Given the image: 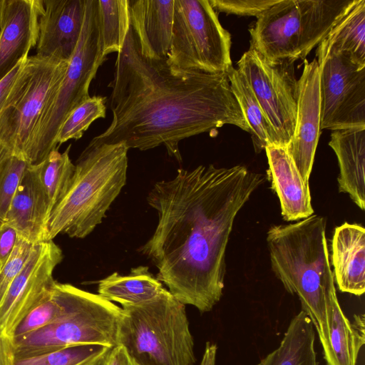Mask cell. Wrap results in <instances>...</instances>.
Listing matches in <instances>:
<instances>
[{"mask_svg": "<svg viewBox=\"0 0 365 365\" xmlns=\"http://www.w3.org/2000/svg\"><path fill=\"white\" fill-rule=\"evenodd\" d=\"M265 180L244 165H199L178 169L174 178L151 189L147 201L158 212V222L140 251L180 302L201 313L219 302L235 219Z\"/></svg>", "mask_w": 365, "mask_h": 365, "instance_id": "6da1fadb", "label": "cell"}, {"mask_svg": "<svg viewBox=\"0 0 365 365\" xmlns=\"http://www.w3.org/2000/svg\"><path fill=\"white\" fill-rule=\"evenodd\" d=\"M109 106L110 125L90 143H123L147 150L164 145L181 161L178 143L225 125L250 133L227 73L183 71L143 57L131 27L118 53Z\"/></svg>", "mask_w": 365, "mask_h": 365, "instance_id": "7a4b0ae2", "label": "cell"}, {"mask_svg": "<svg viewBox=\"0 0 365 365\" xmlns=\"http://www.w3.org/2000/svg\"><path fill=\"white\" fill-rule=\"evenodd\" d=\"M326 220L312 215L271 226L267 244L271 268L285 290L298 297L321 344L327 334L326 294L335 287L326 237Z\"/></svg>", "mask_w": 365, "mask_h": 365, "instance_id": "3957f363", "label": "cell"}, {"mask_svg": "<svg viewBox=\"0 0 365 365\" xmlns=\"http://www.w3.org/2000/svg\"><path fill=\"white\" fill-rule=\"evenodd\" d=\"M128 151L123 143H88L68 190L50 214L46 241L59 234L84 238L101 223L126 182Z\"/></svg>", "mask_w": 365, "mask_h": 365, "instance_id": "277c9868", "label": "cell"}, {"mask_svg": "<svg viewBox=\"0 0 365 365\" xmlns=\"http://www.w3.org/2000/svg\"><path fill=\"white\" fill-rule=\"evenodd\" d=\"M117 343L136 365H195L185 305L166 289L150 302L122 308Z\"/></svg>", "mask_w": 365, "mask_h": 365, "instance_id": "5b68a950", "label": "cell"}, {"mask_svg": "<svg viewBox=\"0 0 365 365\" xmlns=\"http://www.w3.org/2000/svg\"><path fill=\"white\" fill-rule=\"evenodd\" d=\"M354 0H279L249 29L250 46L269 61L303 59Z\"/></svg>", "mask_w": 365, "mask_h": 365, "instance_id": "8992f818", "label": "cell"}, {"mask_svg": "<svg viewBox=\"0 0 365 365\" xmlns=\"http://www.w3.org/2000/svg\"><path fill=\"white\" fill-rule=\"evenodd\" d=\"M106 57L103 55L97 0H85L82 29L74 53L57 90L46 103L24 155L31 165L58 148L56 138L68 114L90 98L89 86Z\"/></svg>", "mask_w": 365, "mask_h": 365, "instance_id": "52a82bcc", "label": "cell"}, {"mask_svg": "<svg viewBox=\"0 0 365 365\" xmlns=\"http://www.w3.org/2000/svg\"><path fill=\"white\" fill-rule=\"evenodd\" d=\"M231 36L209 0H174L170 46L166 62L173 68L209 73L232 66Z\"/></svg>", "mask_w": 365, "mask_h": 365, "instance_id": "ba28073f", "label": "cell"}, {"mask_svg": "<svg viewBox=\"0 0 365 365\" xmlns=\"http://www.w3.org/2000/svg\"><path fill=\"white\" fill-rule=\"evenodd\" d=\"M68 63L36 55L23 62L0 112V141L14 155L24 158L43 109L59 86Z\"/></svg>", "mask_w": 365, "mask_h": 365, "instance_id": "9c48e42d", "label": "cell"}, {"mask_svg": "<svg viewBox=\"0 0 365 365\" xmlns=\"http://www.w3.org/2000/svg\"><path fill=\"white\" fill-rule=\"evenodd\" d=\"M122 308L91 293L74 311L61 319L12 339L14 359L87 344L118 345Z\"/></svg>", "mask_w": 365, "mask_h": 365, "instance_id": "30bf717a", "label": "cell"}, {"mask_svg": "<svg viewBox=\"0 0 365 365\" xmlns=\"http://www.w3.org/2000/svg\"><path fill=\"white\" fill-rule=\"evenodd\" d=\"M294 62L269 61L250 46L237 63V69L247 79L280 145L286 147L293 137L297 116Z\"/></svg>", "mask_w": 365, "mask_h": 365, "instance_id": "8fae6325", "label": "cell"}, {"mask_svg": "<svg viewBox=\"0 0 365 365\" xmlns=\"http://www.w3.org/2000/svg\"><path fill=\"white\" fill-rule=\"evenodd\" d=\"M320 129L365 128V64L341 53L317 58Z\"/></svg>", "mask_w": 365, "mask_h": 365, "instance_id": "7c38bea8", "label": "cell"}, {"mask_svg": "<svg viewBox=\"0 0 365 365\" xmlns=\"http://www.w3.org/2000/svg\"><path fill=\"white\" fill-rule=\"evenodd\" d=\"M63 259L53 240L34 244L30 257L0 304V331L12 339L16 328L54 282L53 272Z\"/></svg>", "mask_w": 365, "mask_h": 365, "instance_id": "4fadbf2b", "label": "cell"}, {"mask_svg": "<svg viewBox=\"0 0 365 365\" xmlns=\"http://www.w3.org/2000/svg\"><path fill=\"white\" fill-rule=\"evenodd\" d=\"M320 73L317 58L304 61L297 80V116L293 137L287 146L304 181L309 184L320 135Z\"/></svg>", "mask_w": 365, "mask_h": 365, "instance_id": "5bb4252c", "label": "cell"}, {"mask_svg": "<svg viewBox=\"0 0 365 365\" xmlns=\"http://www.w3.org/2000/svg\"><path fill=\"white\" fill-rule=\"evenodd\" d=\"M36 56L69 62L78 42L85 0H43Z\"/></svg>", "mask_w": 365, "mask_h": 365, "instance_id": "9a60e30c", "label": "cell"}, {"mask_svg": "<svg viewBox=\"0 0 365 365\" xmlns=\"http://www.w3.org/2000/svg\"><path fill=\"white\" fill-rule=\"evenodd\" d=\"M43 0H4L0 34V81L29 57L37 44Z\"/></svg>", "mask_w": 365, "mask_h": 365, "instance_id": "2e32d148", "label": "cell"}, {"mask_svg": "<svg viewBox=\"0 0 365 365\" xmlns=\"http://www.w3.org/2000/svg\"><path fill=\"white\" fill-rule=\"evenodd\" d=\"M51 208L37 165H29L11 200L5 221L33 244L46 241Z\"/></svg>", "mask_w": 365, "mask_h": 365, "instance_id": "e0dca14e", "label": "cell"}, {"mask_svg": "<svg viewBox=\"0 0 365 365\" xmlns=\"http://www.w3.org/2000/svg\"><path fill=\"white\" fill-rule=\"evenodd\" d=\"M264 150L267 177L279 198L283 219L298 221L314 215L309 184L304 181L287 147L269 145Z\"/></svg>", "mask_w": 365, "mask_h": 365, "instance_id": "ac0fdd59", "label": "cell"}, {"mask_svg": "<svg viewBox=\"0 0 365 365\" xmlns=\"http://www.w3.org/2000/svg\"><path fill=\"white\" fill-rule=\"evenodd\" d=\"M130 27L141 55L166 60L173 21L174 0H128Z\"/></svg>", "mask_w": 365, "mask_h": 365, "instance_id": "d6986e66", "label": "cell"}, {"mask_svg": "<svg viewBox=\"0 0 365 365\" xmlns=\"http://www.w3.org/2000/svg\"><path fill=\"white\" fill-rule=\"evenodd\" d=\"M334 282L342 292L361 296L365 292V229L344 222L334 230L331 241Z\"/></svg>", "mask_w": 365, "mask_h": 365, "instance_id": "ffe728a7", "label": "cell"}, {"mask_svg": "<svg viewBox=\"0 0 365 365\" xmlns=\"http://www.w3.org/2000/svg\"><path fill=\"white\" fill-rule=\"evenodd\" d=\"M325 302L327 334L321 344L327 365H356L365 344L364 315L354 314L351 322L340 307L335 287L328 291Z\"/></svg>", "mask_w": 365, "mask_h": 365, "instance_id": "44dd1931", "label": "cell"}, {"mask_svg": "<svg viewBox=\"0 0 365 365\" xmlns=\"http://www.w3.org/2000/svg\"><path fill=\"white\" fill-rule=\"evenodd\" d=\"M329 145L339 163V191L346 193L362 210L365 208V128L334 130Z\"/></svg>", "mask_w": 365, "mask_h": 365, "instance_id": "7402d4cb", "label": "cell"}, {"mask_svg": "<svg viewBox=\"0 0 365 365\" xmlns=\"http://www.w3.org/2000/svg\"><path fill=\"white\" fill-rule=\"evenodd\" d=\"M329 53L344 54L365 64V0H354L319 43L317 57Z\"/></svg>", "mask_w": 365, "mask_h": 365, "instance_id": "603a6c76", "label": "cell"}, {"mask_svg": "<svg viewBox=\"0 0 365 365\" xmlns=\"http://www.w3.org/2000/svg\"><path fill=\"white\" fill-rule=\"evenodd\" d=\"M90 292L54 281L39 302L16 328L12 339L21 337L66 317L78 307Z\"/></svg>", "mask_w": 365, "mask_h": 365, "instance_id": "cb8c5ba5", "label": "cell"}, {"mask_svg": "<svg viewBox=\"0 0 365 365\" xmlns=\"http://www.w3.org/2000/svg\"><path fill=\"white\" fill-rule=\"evenodd\" d=\"M165 289L148 267L138 266L130 274L114 272L99 282L98 294L122 308L140 305L158 297Z\"/></svg>", "mask_w": 365, "mask_h": 365, "instance_id": "d4e9b609", "label": "cell"}, {"mask_svg": "<svg viewBox=\"0 0 365 365\" xmlns=\"http://www.w3.org/2000/svg\"><path fill=\"white\" fill-rule=\"evenodd\" d=\"M314 328L301 310L292 319L279 346L255 365H318Z\"/></svg>", "mask_w": 365, "mask_h": 365, "instance_id": "484cf974", "label": "cell"}, {"mask_svg": "<svg viewBox=\"0 0 365 365\" xmlns=\"http://www.w3.org/2000/svg\"><path fill=\"white\" fill-rule=\"evenodd\" d=\"M231 91L250 128L256 153L269 145H280L279 138L267 118L245 77L233 66L227 71Z\"/></svg>", "mask_w": 365, "mask_h": 365, "instance_id": "4316f807", "label": "cell"}, {"mask_svg": "<svg viewBox=\"0 0 365 365\" xmlns=\"http://www.w3.org/2000/svg\"><path fill=\"white\" fill-rule=\"evenodd\" d=\"M103 55L121 51L130 27L128 0H97Z\"/></svg>", "mask_w": 365, "mask_h": 365, "instance_id": "83f0119b", "label": "cell"}, {"mask_svg": "<svg viewBox=\"0 0 365 365\" xmlns=\"http://www.w3.org/2000/svg\"><path fill=\"white\" fill-rule=\"evenodd\" d=\"M71 146L69 145L63 153H60L58 148L54 149L36 165L51 211L66 194L73 175L75 165L69 157Z\"/></svg>", "mask_w": 365, "mask_h": 365, "instance_id": "f1b7e54d", "label": "cell"}, {"mask_svg": "<svg viewBox=\"0 0 365 365\" xmlns=\"http://www.w3.org/2000/svg\"><path fill=\"white\" fill-rule=\"evenodd\" d=\"M112 348L96 344H79L14 359L13 365H93Z\"/></svg>", "mask_w": 365, "mask_h": 365, "instance_id": "f546056e", "label": "cell"}, {"mask_svg": "<svg viewBox=\"0 0 365 365\" xmlns=\"http://www.w3.org/2000/svg\"><path fill=\"white\" fill-rule=\"evenodd\" d=\"M105 97L94 96L74 108L62 123L56 138L58 146L68 140L82 137L90 125L98 118L106 115Z\"/></svg>", "mask_w": 365, "mask_h": 365, "instance_id": "4dcf8cb0", "label": "cell"}, {"mask_svg": "<svg viewBox=\"0 0 365 365\" xmlns=\"http://www.w3.org/2000/svg\"><path fill=\"white\" fill-rule=\"evenodd\" d=\"M29 163L12 155L0 168V222L4 220L11 200Z\"/></svg>", "mask_w": 365, "mask_h": 365, "instance_id": "1f68e13d", "label": "cell"}, {"mask_svg": "<svg viewBox=\"0 0 365 365\" xmlns=\"http://www.w3.org/2000/svg\"><path fill=\"white\" fill-rule=\"evenodd\" d=\"M34 244L19 237L6 263L0 269V304L14 279L26 264Z\"/></svg>", "mask_w": 365, "mask_h": 365, "instance_id": "d6a6232c", "label": "cell"}, {"mask_svg": "<svg viewBox=\"0 0 365 365\" xmlns=\"http://www.w3.org/2000/svg\"><path fill=\"white\" fill-rule=\"evenodd\" d=\"M278 1L279 0H209L217 13L256 17Z\"/></svg>", "mask_w": 365, "mask_h": 365, "instance_id": "836d02e7", "label": "cell"}, {"mask_svg": "<svg viewBox=\"0 0 365 365\" xmlns=\"http://www.w3.org/2000/svg\"><path fill=\"white\" fill-rule=\"evenodd\" d=\"M19 235L16 230L5 221L0 222V269L13 251Z\"/></svg>", "mask_w": 365, "mask_h": 365, "instance_id": "e575fe53", "label": "cell"}, {"mask_svg": "<svg viewBox=\"0 0 365 365\" xmlns=\"http://www.w3.org/2000/svg\"><path fill=\"white\" fill-rule=\"evenodd\" d=\"M105 365H136L120 345L113 347L106 355Z\"/></svg>", "mask_w": 365, "mask_h": 365, "instance_id": "d590c367", "label": "cell"}, {"mask_svg": "<svg viewBox=\"0 0 365 365\" xmlns=\"http://www.w3.org/2000/svg\"><path fill=\"white\" fill-rule=\"evenodd\" d=\"M24 61L15 67L7 76L0 81V112L1 111L9 91L18 76Z\"/></svg>", "mask_w": 365, "mask_h": 365, "instance_id": "8d00e7d4", "label": "cell"}, {"mask_svg": "<svg viewBox=\"0 0 365 365\" xmlns=\"http://www.w3.org/2000/svg\"><path fill=\"white\" fill-rule=\"evenodd\" d=\"M13 341L0 331V365H13Z\"/></svg>", "mask_w": 365, "mask_h": 365, "instance_id": "74e56055", "label": "cell"}, {"mask_svg": "<svg viewBox=\"0 0 365 365\" xmlns=\"http://www.w3.org/2000/svg\"><path fill=\"white\" fill-rule=\"evenodd\" d=\"M217 347L215 344L207 341L200 365H215Z\"/></svg>", "mask_w": 365, "mask_h": 365, "instance_id": "f35d334b", "label": "cell"}, {"mask_svg": "<svg viewBox=\"0 0 365 365\" xmlns=\"http://www.w3.org/2000/svg\"><path fill=\"white\" fill-rule=\"evenodd\" d=\"M14 155L11 150L1 141H0V168L5 161Z\"/></svg>", "mask_w": 365, "mask_h": 365, "instance_id": "ab89813d", "label": "cell"}, {"mask_svg": "<svg viewBox=\"0 0 365 365\" xmlns=\"http://www.w3.org/2000/svg\"><path fill=\"white\" fill-rule=\"evenodd\" d=\"M4 0H0V34L2 29V9H3Z\"/></svg>", "mask_w": 365, "mask_h": 365, "instance_id": "60d3db41", "label": "cell"}, {"mask_svg": "<svg viewBox=\"0 0 365 365\" xmlns=\"http://www.w3.org/2000/svg\"><path fill=\"white\" fill-rule=\"evenodd\" d=\"M106 355L103 356L102 359H101L99 361H98L96 363L93 364V365H105Z\"/></svg>", "mask_w": 365, "mask_h": 365, "instance_id": "b9f144b4", "label": "cell"}]
</instances>
